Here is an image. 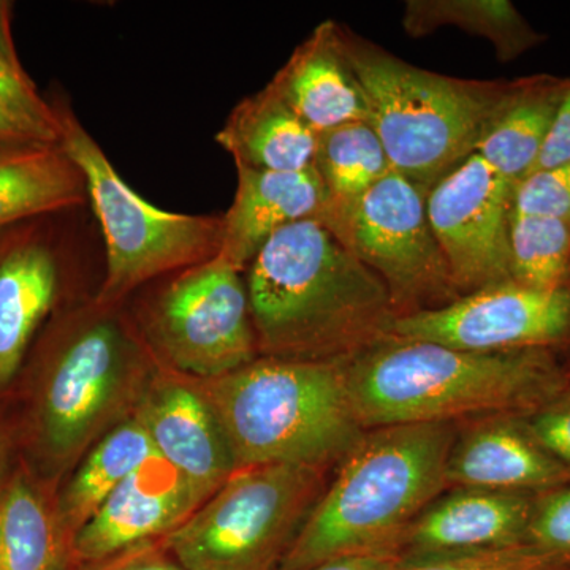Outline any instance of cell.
I'll list each match as a JSON object with an SVG mask.
<instances>
[{
	"label": "cell",
	"instance_id": "cell-21",
	"mask_svg": "<svg viewBox=\"0 0 570 570\" xmlns=\"http://www.w3.org/2000/svg\"><path fill=\"white\" fill-rule=\"evenodd\" d=\"M569 81L549 73L513 80L508 105L475 151L502 178L517 186L532 174Z\"/></svg>",
	"mask_w": 570,
	"mask_h": 570
},
{
	"label": "cell",
	"instance_id": "cell-33",
	"mask_svg": "<svg viewBox=\"0 0 570 570\" xmlns=\"http://www.w3.org/2000/svg\"><path fill=\"white\" fill-rule=\"evenodd\" d=\"M570 160V81L562 97L560 108H558L557 118L543 145L542 153L534 170H546V168L557 167V165L569 163Z\"/></svg>",
	"mask_w": 570,
	"mask_h": 570
},
{
	"label": "cell",
	"instance_id": "cell-13",
	"mask_svg": "<svg viewBox=\"0 0 570 570\" xmlns=\"http://www.w3.org/2000/svg\"><path fill=\"white\" fill-rule=\"evenodd\" d=\"M58 216L28 220L0 236V387L17 376L61 296L71 246Z\"/></svg>",
	"mask_w": 570,
	"mask_h": 570
},
{
	"label": "cell",
	"instance_id": "cell-11",
	"mask_svg": "<svg viewBox=\"0 0 570 570\" xmlns=\"http://www.w3.org/2000/svg\"><path fill=\"white\" fill-rule=\"evenodd\" d=\"M393 337L479 354L554 352L570 344V285L534 288L504 281L441 309L396 318Z\"/></svg>",
	"mask_w": 570,
	"mask_h": 570
},
{
	"label": "cell",
	"instance_id": "cell-17",
	"mask_svg": "<svg viewBox=\"0 0 570 570\" xmlns=\"http://www.w3.org/2000/svg\"><path fill=\"white\" fill-rule=\"evenodd\" d=\"M154 452L206 499L236 471L223 428L202 390L164 381L138 412Z\"/></svg>",
	"mask_w": 570,
	"mask_h": 570
},
{
	"label": "cell",
	"instance_id": "cell-23",
	"mask_svg": "<svg viewBox=\"0 0 570 570\" xmlns=\"http://www.w3.org/2000/svg\"><path fill=\"white\" fill-rule=\"evenodd\" d=\"M448 26L489 40L501 62L515 61L547 41L509 0H409L404 6L403 28L411 37Z\"/></svg>",
	"mask_w": 570,
	"mask_h": 570
},
{
	"label": "cell",
	"instance_id": "cell-27",
	"mask_svg": "<svg viewBox=\"0 0 570 570\" xmlns=\"http://www.w3.org/2000/svg\"><path fill=\"white\" fill-rule=\"evenodd\" d=\"M510 279L534 288L570 285V223L554 217L512 214Z\"/></svg>",
	"mask_w": 570,
	"mask_h": 570
},
{
	"label": "cell",
	"instance_id": "cell-22",
	"mask_svg": "<svg viewBox=\"0 0 570 570\" xmlns=\"http://www.w3.org/2000/svg\"><path fill=\"white\" fill-rule=\"evenodd\" d=\"M85 176L59 145L0 156V236L17 225L88 204Z\"/></svg>",
	"mask_w": 570,
	"mask_h": 570
},
{
	"label": "cell",
	"instance_id": "cell-34",
	"mask_svg": "<svg viewBox=\"0 0 570 570\" xmlns=\"http://www.w3.org/2000/svg\"><path fill=\"white\" fill-rule=\"evenodd\" d=\"M92 570H186L178 561L168 553L167 549H149V547H137V549L118 554L111 560L97 562Z\"/></svg>",
	"mask_w": 570,
	"mask_h": 570
},
{
	"label": "cell",
	"instance_id": "cell-2",
	"mask_svg": "<svg viewBox=\"0 0 570 570\" xmlns=\"http://www.w3.org/2000/svg\"><path fill=\"white\" fill-rule=\"evenodd\" d=\"M346 381L366 431L532 414L568 384L553 351L479 354L393 336L347 362Z\"/></svg>",
	"mask_w": 570,
	"mask_h": 570
},
{
	"label": "cell",
	"instance_id": "cell-10",
	"mask_svg": "<svg viewBox=\"0 0 570 570\" xmlns=\"http://www.w3.org/2000/svg\"><path fill=\"white\" fill-rule=\"evenodd\" d=\"M174 275L142 313L149 347L202 381L254 362L258 346L243 272L214 257Z\"/></svg>",
	"mask_w": 570,
	"mask_h": 570
},
{
	"label": "cell",
	"instance_id": "cell-8",
	"mask_svg": "<svg viewBox=\"0 0 570 570\" xmlns=\"http://www.w3.org/2000/svg\"><path fill=\"white\" fill-rule=\"evenodd\" d=\"M94 303L88 313L62 322L48 346L40 404V434L56 459L85 448L121 403L145 365L132 328Z\"/></svg>",
	"mask_w": 570,
	"mask_h": 570
},
{
	"label": "cell",
	"instance_id": "cell-37",
	"mask_svg": "<svg viewBox=\"0 0 570 570\" xmlns=\"http://www.w3.org/2000/svg\"><path fill=\"white\" fill-rule=\"evenodd\" d=\"M11 10H13V3L0 0V56L14 66H21L14 48L13 33H11Z\"/></svg>",
	"mask_w": 570,
	"mask_h": 570
},
{
	"label": "cell",
	"instance_id": "cell-19",
	"mask_svg": "<svg viewBox=\"0 0 570 570\" xmlns=\"http://www.w3.org/2000/svg\"><path fill=\"white\" fill-rule=\"evenodd\" d=\"M268 85L314 132L371 121L365 91L341 45L340 22L318 24Z\"/></svg>",
	"mask_w": 570,
	"mask_h": 570
},
{
	"label": "cell",
	"instance_id": "cell-30",
	"mask_svg": "<svg viewBox=\"0 0 570 570\" xmlns=\"http://www.w3.org/2000/svg\"><path fill=\"white\" fill-rule=\"evenodd\" d=\"M0 105L47 140L59 142L58 118L51 102L40 96L22 66H14L3 56H0Z\"/></svg>",
	"mask_w": 570,
	"mask_h": 570
},
{
	"label": "cell",
	"instance_id": "cell-6",
	"mask_svg": "<svg viewBox=\"0 0 570 570\" xmlns=\"http://www.w3.org/2000/svg\"><path fill=\"white\" fill-rule=\"evenodd\" d=\"M59 146L80 168L89 204L102 228L105 277L96 302L118 306L140 285L213 261L223 247V214H183L157 208L135 193L73 110L51 102Z\"/></svg>",
	"mask_w": 570,
	"mask_h": 570
},
{
	"label": "cell",
	"instance_id": "cell-35",
	"mask_svg": "<svg viewBox=\"0 0 570 570\" xmlns=\"http://www.w3.org/2000/svg\"><path fill=\"white\" fill-rule=\"evenodd\" d=\"M47 145H59V142L47 140L28 122L0 105V156Z\"/></svg>",
	"mask_w": 570,
	"mask_h": 570
},
{
	"label": "cell",
	"instance_id": "cell-5",
	"mask_svg": "<svg viewBox=\"0 0 570 570\" xmlns=\"http://www.w3.org/2000/svg\"><path fill=\"white\" fill-rule=\"evenodd\" d=\"M340 39L393 170L426 193L478 151L512 94L513 80L422 69L343 24Z\"/></svg>",
	"mask_w": 570,
	"mask_h": 570
},
{
	"label": "cell",
	"instance_id": "cell-9",
	"mask_svg": "<svg viewBox=\"0 0 570 570\" xmlns=\"http://www.w3.org/2000/svg\"><path fill=\"white\" fill-rule=\"evenodd\" d=\"M426 195L393 170L346 212L318 220L381 277L397 318L461 298L428 219Z\"/></svg>",
	"mask_w": 570,
	"mask_h": 570
},
{
	"label": "cell",
	"instance_id": "cell-4",
	"mask_svg": "<svg viewBox=\"0 0 570 570\" xmlns=\"http://www.w3.org/2000/svg\"><path fill=\"white\" fill-rule=\"evenodd\" d=\"M346 363L257 356L202 381L236 468L325 471L346 459L366 433L348 396Z\"/></svg>",
	"mask_w": 570,
	"mask_h": 570
},
{
	"label": "cell",
	"instance_id": "cell-18",
	"mask_svg": "<svg viewBox=\"0 0 570 570\" xmlns=\"http://www.w3.org/2000/svg\"><path fill=\"white\" fill-rule=\"evenodd\" d=\"M325 205V186L314 167L303 171L236 167L235 197L223 214V247L217 257L246 273L277 232L317 219Z\"/></svg>",
	"mask_w": 570,
	"mask_h": 570
},
{
	"label": "cell",
	"instance_id": "cell-38",
	"mask_svg": "<svg viewBox=\"0 0 570 570\" xmlns=\"http://www.w3.org/2000/svg\"><path fill=\"white\" fill-rule=\"evenodd\" d=\"M0 570H2V568H0Z\"/></svg>",
	"mask_w": 570,
	"mask_h": 570
},
{
	"label": "cell",
	"instance_id": "cell-1",
	"mask_svg": "<svg viewBox=\"0 0 570 570\" xmlns=\"http://www.w3.org/2000/svg\"><path fill=\"white\" fill-rule=\"evenodd\" d=\"M246 273L261 356L346 363L393 336L389 288L316 219L277 232Z\"/></svg>",
	"mask_w": 570,
	"mask_h": 570
},
{
	"label": "cell",
	"instance_id": "cell-16",
	"mask_svg": "<svg viewBox=\"0 0 570 570\" xmlns=\"http://www.w3.org/2000/svg\"><path fill=\"white\" fill-rule=\"evenodd\" d=\"M570 468L532 436L523 417L480 419L456 433L445 487L540 494L569 485Z\"/></svg>",
	"mask_w": 570,
	"mask_h": 570
},
{
	"label": "cell",
	"instance_id": "cell-3",
	"mask_svg": "<svg viewBox=\"0 0 570 570\" xmlns=\"http://www.w3.org/2000/svg\"><path fill=\"white\" fill-rule=\"evenodd\" d=\"M456 423L367 430L341 461L277 570H299L355 554L396 553L404 535L445 487Z\"/></svg>",
	"mask_w": 570,
	"mask_h": 570
},
{
	"label": "cell",
	"instance_id": "cell-26",
	"mask_svg": "<svg viewBox=\"0 0 570 570\" xmlns=\"http://www.w3.org/2000/svg\"><path fill=\"white\" fill-rule=\"evenodd\" d=\"M70 546L39 493L17 479L0 497V568L67 570Z\"/></svg>",
	"mask_w": 570,
	"mask_h": 570
},
{
	"label": "cell",
	"instance_id": "cell-20",
	"mask_svg": "<svg viewBox=\"0 0 570 570\" xmlns=\"http://www.w3.org/2000/svg\"><path fill=\"white\" fill-rule=\"evenodd\" d=\"M318 134L272 88L245 97L216 141L230 154L235 167L265 171H303L313 167Z\"/></svg>",
	"mask_w": 570,
	"mask_h": 570
},
{
	"label": "cell",
	"instance_id": "cell-24",
	"mask_svg": "<svg viewBox=\"0 0 570 570\" xmlns=\"http://www.w3.org/2000/svg\"><path fill=\"white\" fill-rule=\"evenodd\" d=\"M313 167L326 190V205L316 220L346 212L393 171L381 138L365 121L318 134Z\"/></svg>",
	"mask_w": 570,
	"mask_h": 570
},
{
	"label": "cell",
	"instance_id": "cell-28",
	"mask_svg": "<svg viewBox=\"0 0 570 570\" xmlns=\"http://www.w3.org/2000/svg\"><path fill=\"white\" fill-rule=\"evenodd\" d=\"M397 570H570V566L530 546L471 551L430 560L401 562Z\"/></svg>",
	"mask_w": 570,
	"mask_h": 570
},
{
	"label": "cell",
	"instance_id": "cell-7",
	"mask_svg": "<svg viewBox=\"0 0 570 570\" xmlns=\"http://www.w3.org/2000/svg\"><path fill=\"white\" fill-rule=\"evenodd\" d=\"M322 475L291 464L236 469L164 547L186 570H277L324 493Z\"/></svg>",
	"mask_w": 570,
	"mask_h": 570
},
{
	"label": "cell",
	"instance_id": "cell-25",
	"mask_svg": "<svg viewBox=\"0 0 570 570\" xmlns=\"http://www.w3.org/2000/svg\"><path fill=\"white\" fill-rule=\"evenodd\" d=\"M154 456L151 439L137 417L110 431L67 487L61 501L62 527L75 534L112 491Z\"/></svg>",
	"mask_w": 570,
	"mask_h": 570
},
{
	"label": "cell",
	"instance_id": "cell-15",
	"mask_svg": "<svg viewBox=\"0 0 570 570\" xmlns=\"http://www.w3.org/2000/svg\"><path fill=\"white\" fill-rule=\"evenodd\" d=\"M409 528L401 562L520 546L538 494L487 489H450Z\"/></svg>",
	"mask_w": 570,
	"mask_h": 570
},
{
	"label": "cell",
	"instance_id": "cell-32",
	"mask_svg": "<svg viewBox=\"0 0 570 570\" xmlns=\"http://www.w3.org/2000/svg\"><path fill=\"white\" fill-rule=\"evenodd\" d=\"M523 420L532 436L570 468V393H562Z\"/></svg>",
	"mask_w": 570,
	"mask_h": 570
},
{
	"label": "cell",
	"instance_id": "cell-12",
	"mask_svg": "<svg viewBox=\"0 0 570 570\" xmlns=\"http://www.w3.org/2000/svg\"><path fill=\"white\" fill-rule=\"evenodd\" d=\"M515 184L478 153L426 195V213L460 296L510 279Z\"/></svg>",
	"mask_w": 570,
	"mask_h": 570
},
{
	"label": "cell",
	"instance_id": "cell-36",
	"mask_svg": "<svg viewBox=\"0 0 570 570\" xmlns=\"http://www.w3.org/2000/svg\"><path fill=\"white\" fill-rule=\"evenodd\" d=\"M400 561V554L396 553L355 554L299 570H397Z\"/></svg>",
	"mask_w": 570,
	"mask_h": 570
},
{
	"label": "cell",
	"instance_id": "cell-29",
	"mask_svg": "<svg viewBox=\"0 0 570 570\" xmlns=\"http://www.w3.org/2000/svg\"><path fill=\"white\" fill-rule=\"evenodd\" d=\"M523 543L570 566V483L538 494Z\"/></svg>",
	"mask_w": 570,
	"mask_h": 570
},
{
	"label": "cell",
	"instance_id": "cell-31",
	"mask_svg": "<svg viewBox=\"0 0 570 570\" xmlns=\"http://www.w3.org/2000/svg\"><path fill=\"white\" fill-rule=\"evenodd\" d=\"M513 213L554 217L570 223V160L532 171L515 186Z\"/></svg>",
	"mask_w": 570,
	"mask_h": 570
},
{
	"label": "cell",
	"instance_id": "cell-14",
	"mask_svg": "<svg viewBox=\"0 0 570 570\" xmlns=\"http://www.w3.org/2000/svg\"><path fill=\"white\" fill-rule=\"evenodd\" d=\"M206 501L159 456L122 482L71 538V558L97 564L167 538Z\"/></svg>",
	"mask_w": 570,
	"mask_h": 570
}]
</instances>
